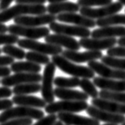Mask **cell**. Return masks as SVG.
<instances>
[{
    "label": "cell",
    "mask_w": 125,
    "mask_h": 125,
    "mask_svg": "<svg viewBox=\"0 0 125 125\" xmlns=\"http://www.w3.org/2000/svg\"><path fill=\"white\" fill-rule=\"evenodd\" d=\"M79 86L84 91V93H85L89 97H92L93 99L99 97V92L97 91L96 85L88 78H83L80 80Z\"/></svg>",
    "instance_id": "cell-31"
},
{
    "label": "cell",
    "mask_w": 125,
    "mask_h": 125,
    "mask_svg": "<svg viewBox=\"0 0 125 125\" xmlns=\"http://www.w3.org/2000/svg\"><path fill=\"white\" fill-rule=\"evenodd\" d=\"M86 113L89 116H90L94 119H96L98 121H103L107 124H122L125 122L124 115L115 114L109 112L104 111L100 108H96L90 105L86 108Z\"/></svg>",
    "instance_id": "cell-13"
},
{
    "label": "cell",
    "mask_w": 125,
    "mask_h": 125,
    "mask_svg": "<svg viewBox=\"0 0 125 125\" xmlns=\"http://www.w3.org/2000/svg\"><path fill=\"white\" fill-rule=\"evenodd\" d=\"M57 116L55 114H49L48 116L38 120L37 122L33 125H53L57 121Z\"/></svg>",
    "instance_id": "cell-38"
},
{
    "label": "cell",
    "mask_w": 125,
    "mask_h": 125,
    "mask_svg": "<svg viewBox=\"0 0 125 125\" xmlns=\"http://www.w3.org/2000/svg\"><path fill=\"white\" fill-rule=\"evenodd\" d=\"M13 103L18 106H25L29 108H45L47 103L44 99L36 97L29 96V95H15L13 97Z\"/></svg>",
    "instance_id": "cell-22"
},
{
    "label": "cell",
    "mask_w": 125,
    "mask_h": 125,
    "mask_svg": "<svg viewBox=\"0 0 125 125\" xmlns=\"http://www.w3.org/2000/svg\"><path fill=\"white\" fill-rule=\"evenodd\" d=\"M46 7H47V12L53 15L63 14V13H76L80 10L78 3L67 1L58 3H50Z\"/></svg>",
    "instance_id": "cell-24"
},
{
    "label": "cell",
    "mask_w": 125,
    "mask_h": 125,
    "mask_svg": "<svg viewBox=\"0 0 125 125\" xmlns=\"http://www.w3.org/2000/svg\"><path fill=\"white\" fill-rule=\"evenodd\" d=\"M122 9L123 5L119 2H116L97 9L92 7H81L79 11L82 15L94 20V19H101L115 14L120 12Z\"/></svg>",
    "instance_id": "cell-8"
},
{
    "label": "cell",
    "mask_w": 125,
    "mask_h": 125,
    "mask_svg": "<svg viewBox=\"0 0 125 125\" xmlns=\"http://www.w3.org/2000/svg\"><path fill=\"white\" fill-rule=\"evenodd\" d=\"M14 62V59L9 55H0V67H7Z\"/></svg>",
    "instance_id": "cell-39"
},
{
    "label": "cell",
    "mask_w": 125,
    "mask_h": 125,
    "mask_svg": "<svg viewBox=\"0 0 125 125\" xmlns=\"http://www.w3.org/2000/svg\"><path fill=\"white\" fill-rule=\"evenodd\" d=\"M56 20L62 22L71 23V24H74L75 25L87 29L94 28L96 25V21H94V19L86 18L82 14H76V13L60 14L56 16Z\"/></svg>",
    "instance_id": "cell-17"
},
{
    "label": "cell",
    "mask_w": 125,
    "mask_h": 125,
    "mask_svg": "<svg viewBox=\"0 0 125 125\" xmlns=\"http://www.w3.org/2000/svg\"><path fill=\"white\" fill-rule=\"evenodd\" d=\"M47 12V7L41 5L17 4L0 13V23H5L25 15H40Z\"/></svg>",
    "instance_id": "cell-2"
},
{
    "label": "cell",
    "mask_w": 125,
    "mask_h": 125,
    "mask_svg": "<svg viewBox=\"0 0 125 125\" xmlns=\"http://www.w3.org/2000/svg\"><path fill=\"white\" fill-rule=\"evenodd\" d=\"M45 42L48 44H55L60 47H64L67 50L78 51L81 48L79 42L72 37L62 34H49L45 38Z\"/></svg>",
    "instance_id": "cell-16"
},
{
    "label": "cell",
    "mask_w": 125,
    "mask_h": 125,
    "mask_svg": "<svg viewBox=\"0 0 125 125\" xmlns=\"http://www.w3.org/2000/svg\"><path fill=\"white\" fill-rule=\"evenodd\" d=\"M11 71L14 73H39L41 71V67L39 64L34 63V62L29 61H20V62H14L11 64L10 67Z\"/></svg>",
    "instance_id": "cell-25"
},
{
    "label": "cell",
    "mask_w": 125,
    "mask_h": 125,
    "mask_svg": "<svg viewBox=\"0 0 125 125\" xmlns=\"http://www.w3.org/2000/svg\"><path fill=\"white\" fill-rule=\"evenodd\" d=\"M122 25H125V14H115L108 17L97 19L96 21V25L99 27H105V26H113Z\"/></svg>",
    "instance_id": "cell-26"
},
{
    "label": "cell",
    "mask_w": 125,
    "mask_h": 125,
    "mask_svg": "<svg viewBox=\"0 0 125 125\" xmlns=\"http://www.w3.org/2000/svg\"><path fill=\"white\" fill-rule=\"evenodd\" d=\"M41 90V85L39 83H25L15 85L12 92L15 95H28L38 93Z\"/></svg>",
    "instance_id": "cell-27"
},
{
    "label": "cell",
    "mask_w": 125,
    "mask_h": 125,
    "mask_svg": "<svg viewBox=\"0 0 125 125\" xmlns=\"http://www.w3.org/2000/svg\"><path fill=\"white\" fill-rule=\"evenodd\" d=\"M11 70L7 67H0V78L7 77L10 74Z\"/></svg>",
    "instance_id": "cell-43"
},
{
    "label": "cell",
    "mask_w": 125,
    "mask_h": 125,
    "mask_svg": "<svg viewBox=\"0 0 125 125\" xmlns=\"http://www.w3.org/2000/svg\"><path fill=\"white\" fill-rule=\"evenodd\" d=\"M59 88L71 89L77 86H79L80 80L78 78H64V77H56L54 78L53 83Z\"/></svg>",
    "instance_id": "cell-28"
},
{
    "label": "cell",
    "mask_w": 125,
    "mask_h": 125,
    "mask_svg": "<svg viewBox=\"0 0 125 125\" xmlns=\"http://www.w3.org/2000/svg\"><path fill=\"white\" fill-rule=\"evenodd\" d=\"M53 125H64V124H63V123L61 122V121L60 120V121H56V122H55Z\"/></svg>",
    "instance_id": "cell-48"
},
{
    "label": "cell",
    "mask_w": 125,
    "mask_h": 125,
    "mask_svg": "<svg viewBox=\"0 0 125 125\" xmlns=\"http://www.w3.org/2000/svg\"><path fill=\"white\" fill-rule=\"evenodd\" d=\"M62 55L68 60L73 62H86L94 60H99L102 55V52L101 51H91L89 50L84 52H78L77 51H71V50H65L62 51Z\"/></svg>",
    "instance_id": "cell-15"
},
{
    "label": "cell",
    "mask_w": 125,
    "mask_h": 125,
    "mask_svg": "<svg viewBox=\"0 0 125 125\" xmlns=\"http://www.w3.org/2000/svg\"><path fill=\"white\" fill-rule=\"evenodd\" d=\"M19 47L25 49H29L32 52H39L44 55H56L62 52V49L60 46L48 44V43H41L36 40H29V39H19L18 41Z\"/></svg>",
    "instance_id": "cell-7"
},
{
    "label": "cell",
    "mask_w": 125,
    "mask_h": 125,
    "mask_svg": "<svg viewBox=\"0 0 125 125\" xmlns=\"http://www.w3.org/2000/svg\"><path fill=\"white\" fill-rule=\"evenodd\" d=\"M103 125H117V124H103Z\"/></svg>",
    "instance_id": "cell-50"
},
{
    "label": "cell",
    "mask_w": 125,
    "mask_h": 125,
    "mask_svg": "<svg viewBox=\"0 0 125 125\" xmlns=\"http://www.w3.org/2000/svg\"><path fill=\"white\" fill-rule=\"evenodd\" d=\"M118 2H120L122 5H124L125 6V0H118Z\"/></svg>",
    "instance_id": "cell-49"
},
{
    "label": "cell",
    "mask_w": 125,
    "mask_h": 125,
    "mask_svg": "<svg viewBox=\"0 0 125 125\" xmlns=\"http://www.w3.org/2000/svg\"><path fill=\"white\" fill-rule=\"evenodd\" d=\"M6 32H8V27L3 23H0V33H6Z\"/></svg>",
    "instance_id": "cell-45"
},
{
    "label": "cell",
    "mask_w": 125,
    "mask_h": 125,
    "mask_svg": "<svg viewBox=\"0 0 125 125\" xmlns=\"http://www.w3.org/2000/svg\"><path fill=\"white\" fill-rule=\"evenodd\" d=\"M88 67L101 78L108 79H125V71L114 69L96 60L89 62Z\"/></svg>",
    "instance_id": "cell-11"
},
{
    "label": "cell",
    "mask_w": 125,
    "mask_h": 125,
    "mask_svg": "<svg viewBox=\"0 0 125 125\" xmlns=\"http://www.w3.org/2000/svg\"><path fill=\"white\" fill-rule=\"evenodd\" d=\"M121 125H125V122H124V123H123V124H121Z\"/></svg>",
    "instance_id": "cell-52"
},
{
    "label": "cell",
    "mask_w": 125,
    "mask_h": 125,
    "mask_svg": "<svg viewBox=\"0 0 125 125\" xmlns=\"http://www.w3.org/2000/svg\"><path fill=\"white\" fill-rule=\"evenodd\" d=\"M89 104L85 101H66L62 100L47 104L44 108L45 113L55 114L59 113H75L86 110Z\"/></svg>",
    "instance_id": "cell-4"
},
{
    "label": "cell",
    "mask_w": 125,
    "mask_h": 125,
    "mask_svg": "<svg viewBox=\"0 0 125 125\" xmlns=\"http://www.w3.org/2000/svg\"><path fill=\"white\" fill-rule=\"evenodd\" d=\"M99 97L102 99L125 104V92H114L102 90L99 92Z\"/></svg>",
    "instance_id": "cell-30"
},
{
    "label": "cell",
    "mask_w": 125,
    "mask_h": 125,
    "mask_svg": "<svg viewBox=\"0 0 125 125\" xmlns=\"http://www.w3.org/2000/svg\"><path fill=\"white\" fill-rule=\"evenodd\" d=\"M32 120L29 118H20V119H13L0 123V125H31Z\"/></svg>",
    "instance_id": "cell-36"
},
{
    "label": "cell",
    "mask_w": 125,
    "mask_h": 125,
    "mask_svg": "<svg viewBox=\"0 0 125 125\" xmlns=\"http://www.w3.org/2000/svg\"><path fill=\"white\" fill-rule=\"evenodd\" d=\"M2 49H1V48H0V54H1V53H2Z\"/></svg>",
    "instance_id": "cell-51"
},
{
    "label": "cell",
    "mask_w": 125,
    "mask_h": 125,
    "mask_svg": "<svg viewBox=\"0 0 125 125\" xmlns=\"http://www.w3.org/2000/svg\"><path fill=\"white\" fill-rule=\"evenodd\" d=\"M56 67L52 62L46 64L44 74L42 76V85H41V95L43 99L46 103L50 104L54 102L55 95L53 90V83H54V75L55 73Z\"/></svg>",
    "instance_id": "cell-5"
},
{
    "label": "cell",
    "mask_w": 125,
    "mask_h": 125,
    "mask_svg": "<svg viewBox=\"0 0 125 125\" xmlns=\"http://www.w3.org/2000/svg\"><path fill=\"white\" fill-rule=\"evenodd\" d=\"M18 4H29V5H44L47 0H15Z\"/></svg>",
    "instance_id": "cell-40"
},
{
    "label": "cell",
    "mask_w": 125,
    "mask_h": 125,
    "mask_svg": "<svg viewBox=\"0 0 125 125\" xmlns=\"http://www.w3.org/2000/svg\"><path fill=\"white\" fill-rule=\"evenodd\" d=\"M101 62L110 67H113L117 70L125 71V59L113 57L109 55H104L101 58Z\"/></svg>",
    "instance_id": "cell-29"
},
{
    "label": "cell",
    "mask_w": 125,
    "mask_h": 125,
    "mask_svg": "<svg viewBox=\"0 0 125 125\" xmlns=\"http://www.w3.org/2000/svg\"><path fill=\"white\" fill-rule=\"evenodd\" d=\"M57 118L66 125H99V121L71 113H59Z\"/></svg>",
    "instance_id": "cell-18"
},
{
    "label": "cell",
    "mask_w": 125,
    "mask_h": 125,
    "mask_svg": "<svg viewBox=\"0 0 125 125\" xmlns=\"http://www.w3.org/2000/svg\"><path fill=\"white\" fill-rule=\"evenodd\" d=\"M15 0H0V10H4L9 8L10 5L11 4V2Z\"/></svg>",
    "instance_id": "cell-44"
},
{
    "label": "cell",
    "mask_w": 125,
    "mask_h": 125,
    "mask_svg": "<svg viewBox=\"0 0 125 125\" xmlns=\"http://www.w3.org/2000/svg\"><path fill=\"white\" fill-rule=\"evenodd\" d=\"M8 32L12 35L17 37H24L29 40H37L45 38L49 35L50 29L47 27H30L19 25H10L8 26Z\"/></svg>",
    "instance_id": "cell-6"
},
{
    "label": "cell",
    "mask_w": 125,
    "mask_h": 125,
    "mask_svg": "<svg viewBox=\"0 0 125 125\" xmlns=\"http://www.w3.org/2000/svg\"><path fill=\"white\" fill-rule=\"evenodd\" d=\"M44 116V112L36 108L25 106L12 107L0 113V123L13 119L29 118L32 120H40Z\"/></svg>",
    "instance_id": "cell-3"
},
{
    "label": "cell",
    "mask_w": 125,
    "mask_h": 125,
    "mask_svg": "<svg viewBox=\"0 0 125 125\" xmlns=\"http://www.w3.org/2000/svg\"><path fill=\"white\" fill-rule=\"evenodd\" d=\"M91 104L100 109L112 113L125 115V104L97 97L94 98L91 101Z\"/></svg>",
    "instance_id": "cell-19"
},
{
    "label": "cell",
    "mask_w": 125,
    "mask_h": 125,
    "mask_svg": "<svg viewBox=\"0 0 125 125\" xmlns=\"http://www.w3.org/2000/svg\"><path fill=\"white\" fill-rule=\"evenodd\" d=\"M49 3H58V2H66L67 0H47Z\"/></svg>",
    "instance_id": "cell-47"
},
{
    "label": "cell",
    "mask_w": 125,
    "mask_h": 125,
    "mask_svg": "<svg viewBox=\"0 0 125 125\" xmlns=\"http://www.w3.org/2000/svg\"><path fill=\"white\" fill-rule=\"evenodd\" d=\"M113 0H78V5L81 7H91V6H104L109 5Z\"/></svg>",
    "instance_id": "cell-34"
},
{
    "label": "cell",
    "mask_w": 125,
    "mask_h": 125,
    "mask_svg": "<svg viewBox=\"0 0 125 125\" xmlns=\"http://www.w3.org/2000/svg\"><path fill=\"white\" fill-rule=\"evenodd\" d=\"M55 97L62 100L66 101H86L89 98L88 95L79 90H72V89H64L56 87L54 90Z\"/></svg>",
    "instance_id": "cell-23"
},
{
    "label": "cell",
    "mask_w": 125,
    "mask_h": 125,
    "mask_svg": "<svg viewBox=\"0 0 125 125\" xmlns=\"http://www.w3.org/2000/svg\"><path fill=\"white\" fill-rule=\"evenodd\" d=\"M12 94V90H10L9 87H0V99H2V98H8L11 96Z\"/></svg>",
    "instance_id": "cell-42"
},
{
    "label": "cell",
    "mask_w": 125,
    "mask_h": 125,
    "mask_svg": "<svg viewBox=\"0 0 125 125\" xmlns=\"http://www.w3.org/2000/svg\"><path fill=\"white\" fill-rule=\"evenodd\" d=\"M81 47L87 50L91 51H101L109 49L117 44L116 38H81L78 41Z\"/></svg>",
    "instance_id": "cell-14"
},
{
    "label": "cell",
    "mask_w": 125,
    "mask_h": 125,
    "mask_svg": "<svg viewBox=\"0 0 125 125\" xmlns=\"http://www.w3.org/2000/svg\"><path fill=\"white\" fill-rule=\"evenodd\" d=\"M2 52L6 55H9L17 60H23L25 58V52L22 48L15 47L14 44L4 45L2 48Z\"/></svg>",
    "instance_id": "cell-32"
},
{
    "label": "cell",
    "mask_w": 125,
    "mask_h": 125,
    "mask_svg": "<svg viewBox=\"0 0 125 125\" xmlns=\"http://www.w3.org/2000/svg\"><path fill=\"white\" fill-rule=\"evenodd\" d=\"M25 59L27 61L34 62L37 64H44L46 65L48 62H50V58H49L47 55L39 53V52H28L25 53Z\"/></svg>",
    "instance_id": "cell-33"
},
{
    "label": "cell",
    "mask_w": 125,
    "mask_h": 125,
    "mask_svg": "<svg viewBox=\"0 0 125 125\" xmlns=\"http://www.w3.org/2000/svg\"><path fill=\"white\" fill-rule=\"evenodd\" d=\"M107 55L113 57H122L125 59V47H113L107 51Z\"/></svg>",
    "instance_id": "cell-37"
},
{
    "label": "cell",
    "mask_w": 125,
    "mask_h": 125,
    "mask_svg": "<svg viewBox=\"0 0 125 125\" xmlns=\"http://www.w3.org/2000/svg\"><path fill=\"white\" fill-rule=\"evenodd\" d=\"M92 38H113V37H124L125 27L120 25L105 26L100 29H94L91 32Z\"/></svg>",
    "instance_id": "cell-20"
},
{
    "label": "cell",
    "mask_w": 125,
    "mask_h": 125,
    "mask_svg": "<svg viewBox=\"0 0 125 125\" xmlns=\"http://www.w3.org/2000/svg\"><path fill=\"white\" fill-rule=\"evenodd\" d=\"M49 29L56 34H62L69 37H78L81 38H87L91 35V31L87 28L78 25H69L52 22L49 25Z\"/></svg>",
    "instance_id": "cell-10"
},
{
    "label": "cell",
    "mask_w": 125,
    "mask_h": 125,
    "mask_svg": "<svg viewBox=\"0 0 125 125\" xmlns=\"http://www.w3.org/2000/svg\"><path fill=\"white\" fill-rule=\"evenodd\" d=\"M117 44L120 46H123L125 47V37H120L119 40L117 41Z\"/></svg>",
    "instance_id": "cell-46"
},
{
    "label": "cell",
    "mask_w": 125,
    "mask_h": 125,
    "mask_svg": "<svg viewBox=\"0 0 125 125\" xmlns=\"http://www.w3.org/2000/svg\"><path fill=\"white\" fill-rule=\"evenodd\" d=\"M42 80V75L39 73H15L3 78L0 81L3 86L10 87L25 83H39Z\"/></svg>",
    "instance_id": "cell-9"
},
{
    "label": "cell",
    "mask_w": 125,
    "mask_h": 125,
    "mask_svg": "<svg viewBox=\"0 0 125 125\" xmlns=\"http://www.w3.org/2000/svg\"><path fill=\"white\" fill-rule=\"evenodd\" d=\"M93 83L97 87L101 90L114 92H125V79L115 80L101 77H94Z\"/></svg>",
    "instance_id": "cell-21"
},
{
    "label": "cell",
    "mask_w": 125,
    "mask_h": 125,
    "mask_svg": "<svg viewBox=\"0 0 125 125\" xmlns=\"http://www.w3.org/2000/svg\"><path fill=\"white\" fill-rule=\"evenodd\" d=\"M56 20V16L50 14H44L35 16H21L14 19L16 25L30 26V27H41L42 25H50Z\"/></svg>",
    "instance_id": "cell-12"
},
{
    "label": "cell",
    "mask_w": 125,
    "mask_h": 125,
    "mask_svg": "<svg viewBox=\"0 0 125 125\" xmlns=\"http://www.w3.org/2000/svg\"><path fill=\"white\" fill-rule=\"evenodd\" d=\"M18 37L12 34L0 33V45L14 44L18 41Z\"/></svg>",
    "instance_id": "cell-35"
},
{
    "label": "cell",
    "mask_w": 125,
    "mask_h": 125,
    "mask_svg": "<svg viewBox=\"0 0 125 125\" xmlns=\"http://www.w3.org/2000/svg\"><path fill=\"white\" fill-rule=\"evenodd\" d=\"M52 62L60 71L73 77H76L78 78H88V79L94 78L95 73L90 67L75 64L63 57L62 55H52Z\"/></svg>",
    "instance_id": "cell-1"
},
{
    "label": "cell",
    "mask_w": 125,
    "mask_h": 125,
    "mask_svg": "<svg viewBox=\"0 0 125 125\" xmlns=\"http://www.w3.org/2000/svg\"><path fill=\"white\" fill-rule=\"evenodd\" d=\"M13 101L10 99H0V111H5L12 108Z\"/></svg>",
    "instance_id": "cell-41"
}]
</instances>
